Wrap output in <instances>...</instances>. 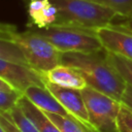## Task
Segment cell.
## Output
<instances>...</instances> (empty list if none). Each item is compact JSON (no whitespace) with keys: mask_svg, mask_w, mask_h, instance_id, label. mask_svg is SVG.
I'll use <instances>...</instances> for the list:
<instances>
[{"mask_svg":"<svg viewBox=\"0 0 132 132\" xmlns=\"http://www.w3.org/2000/svg\"><path fill=\"white\" fill-rule=\"evenodd\" d=\"M61 63L76 69L88 87L121 101L126 82L111 66L105 48L95 52L62 53Z\"/></svg>","mask_w":132,"mask_h":132,"instance_id":"obj_1","label":"cell"},{"mask_svg":"<svg viewBox=\"0 0 132 132\" xmlns=\"http://www.w3.org/2000/svg\"><path fill=\"white\" fill-rule=\"evenodd\" d=\"M107 58L111 66L116 69L126 85L132 87V59H128L109 52H107Z\"/></svg>","mask_w":132,"mask_h":132,"instance_id":"obj_12","label":"cell"},{"mask_svg":"<svg viewBox=\"0 0 132 132\" xmlns=\"http://www.w3.org/2000/svg\"><path fill=\"white\" fill-rule=\"evenodd\" d=\"M50 3H51L50 0H28L27 1L28 15H29V21L27 26L29 28H32L35 25L40 13Z\"/></svg>","mask_w":132,"mask_h":132,"instance_id":"obj_17","label":"cell"},{"mask_svg":"<svg viewBox=\"0 0 132 132\" xmlns=\"http://www.w3.org/2000/svg\"><path fill=\"white\" fill-rule=\"evenodd\" d=\"M44 87L56 97L70 116L85 124L91 125L88 109L81 95V90L63 88L48 81H44Z\"/></svg>","mask_w":132,"mask_h":132,"instance_id":"obj_7","label":"cell"},{"mask_svg":"<svg viewBox=\"0 0 132 132\" xmlns=\"http://www.w3.org/2000/svg\"><path fill=\"white\" fill-rule=\"evenodd\" d=\"M81 95L91 125L98 132H119L118 117L121 102L88 86L81 90Z\"/></svg>","mask_w":132,"mask_h":132,"instance_id":"obj_5","label":"cell"},{"mask_svg":"<svg viewBox=\"0 0 132 132\" xmlns=\"http://www.w3.org/2000/svg\"><path fill=\"white\" fill-rule=\"evenodd\" d=\"M24 1H26V2H27V1H28V0H24Z\"/></svg>","mask_w":132,"mask_h":132,"instance_id":"obj_25","label":"cell"},{"mask_svg":"<svg viewBox=\"0 0 132 132\" xmlns=\"http://www.w3.org/2000/svg\"><path fill=\"white\" fill-rule=\"evenodd\" d=\"M58 9L55 25L94 30L110 26L119 15L113 9L92 0H51Z\"/></svg>","mask_w":132,"mask_h":132,"instance_id":"obj_2","label":"cell"},{"mask_svg":"<svg viewBox=\"0 0 132 132\" xmlns=\"http://www.w3.org/2000/svg\"><path fill=\"white\" fill-rule=\"evenodd\" d=\"M0 77L21 92L33 85L44 87V80L40 73L28 66L2 58H0Z\"/></svg>","mask_w":132,"mask_h":132,"instance_id":"obj_6","label":"cell"},{"mask_svg":"<svg viewBox=\"0 0 132 132\" xmlns=\"http://www.w3.org/2000/svg\"><path fill=\"white\" fill-rule=\"evenodd\" d=\"M111 26H114V27H118V28H122V29L127 30V31L132 33V14H130L128 16L118 15L113 20Z\"/></svg>","mask_w":132,"mask_h":132,"instance_id":"obj_20","label":"cell"},{"mask_svg":"<svg viewBox=\"0 0 132 132\" xmlns=\"http://www.w3.org/2000/svg\"><path fill=\"white\" fill-rule=\"evenodd\" d=\"M0 132H5V131H4V129L1 127V125H0Z\"/></svg>","mask_w":132,"mask_h":132,"instance_id":"obj_24","label":"cell"},{"mask_svg":"<svg viewBox=\"0 0 132 132\" xmlns=\"http://www.w3.org/2000/svg\"><path fill=\"white\" fill-rule=\"evenodd\" d=\"M16 125V127L21 130V132H40L38 128L33 124V122L23 112V110L16 105L8 112Z\"/></svg>","mask_w":132,"mask_h":132,"instance_id":"obj_14","label":"cell"},{"mask_svg":"<svg viewBox=\"0 0 132 132\" xmlns=\"http://www.w3.org/2000/svg\"><path fill=\"white\" fill-rule=\"evenodd\" d=\"M41 75L44 81H48L63 88L82 90L87 87L86 80L76 69L63 64L56 66Z\"/></svg>","mask_w":132,"mask_h":132,"instance_id":"obj_9","label":"cell"},{"mask_svg":"<svg viewBox=\"0 0 132 132\" xmlns=\"http://www.w3.org/2000/svg\"><path fill=\"white\" fill-rule=\"evenodd\" d=\"M96 34L107 52L132 59V33L114 26H106L96 30Z\"/></svg>","mask_w":132,"mask_h":132,"instance_id":"obj_8","label":"cell"},{"mask_svg":"<svg viewBox=\"0 0 132 132\" xmlns=\"http://www.w3.org/2000/svg\"><path fill=\"white\" fill-rule=\"evenodd\" d=\"M32 29L46 38L61 53L95 52L103 48L94 30L62 25H53L46 29Z\"/></svg>","mask_w":132,"mask_h":132,"instance_id":"obj_4","label":"cell"},{"mask_svg":"<svg viewBox=\"0 0 132 132\" xmlns=\"http://www.w3.org/2000/svg\"><path fill=\"white\" fill-rule=\"evenodd\" d=\"M18 106L23 110V112L33 122V124L38 128L40 132H62L47 117L46 114L36 107L27 97L23 96L18 102Z\"/></svg>","mask_w":132,"mask_h":132,"instance_id":"obj_11","label":"cell"},{"mask_svg":"<svg viewBox=\"0 0 132 132\" xmlns=\"http://www.w3.org/2000/svg\"><path fill=\"white\" fill-rule=\"evenodd\" d=\"M0 89L5 90V91H14V90H16L12 85H10L8 81H6L5 79H3L1 77H0Z\"/></svg>","mask_w":132,"mask_h":132,"instance_id":"obj_22","label":"cell"},{"mask_svg":"<svg viewBox=\"0 0 132 132\" xmlns=\"http://www.w3.org/2000/svg\"><path fill=\"white\" fill-rule=\"evenodd\" d=\"M24 96L27 97L36 107L44 112L56 113L60 116H68L67 110L61 105L56 97L45 88L41 86H30L24 92Z\"/></svg>","mask_w":132,"mask_h":132,"instance_id":"obj_10","label":"cell"},{"mask_svg":"<svg viewBox=\"0 0 132 132\" xmlns=\"http://www.w3.org/2000/svg\"><path fill=\"white\" fill-rule=\"evenodd\" d=\"M9 40L20 47L28 66L40 74L62 64V53L32 28L24 32L14 28L9 34Z\"/></svg>","mask_w":132,"mask_h":132,"instance_id":"obj_3","label":"cell"},{"mask_svg":"<svg viewBox=\"0 0 132 132\" xmlns=\"http://www.w3.org/2000/svg\"><path fill=\"white\" fill-rule=\"evenodd\" d=\"M120 102L125 107H127L130 111H132V87L131 86L126 85V88L124 90V93L122 95Z\"/></svg>","mask_w":132,"mask_h":132,"instance_id":"obj_21","label":"cell"},{"mask_svg":"<svg viewBox=\"0 0 132 132\" xmlns=\"http://www.w3.org/2000/svg\"><path fill=\"white\" fill-rule=\"evenodd\" d=\"M108 8L113 9L119 15L128 16L132 14V0H92Z\"/></svg>","mask_w":132,"mask_h":132,"instance_id":"obj_15","label":"cell"},{"mask_svg":"<svg viewBox=\"0 0 132 132\" xmlns=\"http://www.w3.org/2000/svg\"><path fill=\"white\" fill-rule=\"evenodd\" d=\"M11 25L9 24H3V23H0V38H4L5 39V36H6V32H8V30L10 29Z\"/></svg>","mask_w":132,"mask_h":132,"instance_id":"obj_23","label":"cell"},{"mask_svg":"<svg viewBox=\"0 0 132 132\" xmlns=\"http://www.w3.org/2000/svg\"><path fill=\"white\" fill-rule=\"evenodd\" d=\"M22 96L23 92L21 91H5L0 89V110L9 112L14 106L18 105V102Z\"/></svg>","mask_w":132,"mask_h":132,"instance_id":"obj_16","label":"cell"},{"mask_svg":"<svg viewBox=\"0 0 132 132\" xmlns=\"http://www.w3.org/2000/svg\"><path fill=\"white\" fill-rule=\"evenodd\" d=\"M0 125L5 132H21V130L12 121L10 114L3 110H0Z\"/></svg>","mask_w":132,"mask_h":132,"instance_id":"obj_19","label":"cell"},{"mask_svg":"<svg viewBox=\"0 0 132 132\" xmlns=\"http://www.w3.org/2000/svg\"><path fill=\"white\" fill-rule=\"evenodd\" d=\"M119 132H132V111L121 103V108L118 117Z\"/></svg>","mask_w":132,"mask_h":132,"instance_id":"obj_18","label":"cell"},{"mask_svg":"<svg viewBox=\"0 0 132 132\" xmlns=\"http://www.w3.org/2000/svg\"><path fill=\"white\" fill-rule=\"evenodd\" d=\"M0 58L28 66L27 61L20 47L13 41L8 39L0 38Z\"/></svg>","mask_w":132,"mask_h":132,"instance_id":"obj_13","label":"cell"}]
</instances>
